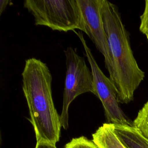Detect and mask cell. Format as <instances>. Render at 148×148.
<instances>
[{
  "label": "cell",
  "instance_id": "8992f818",
  "mask_svg": "<svg viewBox=\"0 0 148 148\" xmlns=\"http://www.w3.org/2000/svg\"><path fill=\"white\" fill-rule=\"evenodd\" d=\"M83 18L86 33L103 56L105 67L109 76L112 74V59L108 38L101 15V0H77Z\"/></svg>",
  "mask_w": 148,
  "mask_h": 148
},
{
  "label": "cell",
  "instance_id": "5bb4252c",
  "mask_svg": "<svg viewBox=\"0 0 148 148\" xmlns=\"http://www.w3.org/2000/svg\"><path fill=\"white\" fill-rule=\"evenodd\" d=\"M146 37H147V40H148V35H146Z\"/></svg>",
  "mask_w": 148,
  "mask_h": 148
},
{
  "label": "cell",
  "instance_id": "7c38bea8",
  "mask_svg": "<svg viewBox=\"0 0 148 148\" xmlns=\"http://www.w3.org/2000/svg\"><path fill=\"white\" fill-rule=\"evenodd\" d=\"M35 148H57L56 145L45 142H36Z\"/></svg>",
  "mask_w": 148,
  "mask_h": 148
},
{
  "label": "cell",
  "instance_id": "7a4b0ae2",
  "mask_svg": "<svg viewBox=\"0 0 148 148\" xmlns=\"http://www.w3.org/2000/svg\"><path fill=\"white\" fill-rule=\"evenodd\" d=\"M101 12L112 59L109 78L116 88L119 102L128 103L133 100L145 73L134 58L128 33L117 6L107 0H101Z\"/></svg>",
  "mask_w": 148,
  "mask_h": 148
},
{
  "label": "cell",
  "instance_id": "52a82bcc",
  "mask_svg": "<svg viewBox=\"0 0 148 148\" xmlns=\"http://www.w3.org/2000/svg\"><path fill=\"white\" fill-rule=\"evenodd\" d=\"M112 128L126 148H148V139L134 126L112 124Z\"/></svg>",
  "mask_w": 148,
  "mask_h": 148
},
{
  "label": "cell",
  "instance_id": "5b68a950",
  "mask_svg": "<svg viewBox=\"0 0 148 148\" xmlns=\"http://www.w3.org/2000/svg\"><path fill=\"white\" fill-rule=\"evenodd\" d=\"M76 33L82 42L85 55L89 62L97 92L96 96L102 104L108 123L134 126L133 122L127 117L119 105L117 92L113 82L105 75L99 67L82 33L81 32Z\"/></svg>",
  "mask_w": 148,
  "mask_h": 148
},
{
  "label": "cell",
  "instance_id": "9c48e42d",
  "mask_svg": "<svg viewBox=\"0 0 148 148\" xmlns=\"http://www.w3.org/2000/svg\"><path fill=\"white\" fill-rule=\"evenodd\" d=\"M133 124L134 126L148 139V101L139 111Z\"/></svg>",
  "mask_w": 148,
  "mask_h": 148
},
{
  "label": "cell",
  "instance_id": "8fae6325",
  "mask_svg": "<svg viewBox=\"0 0 148 148\" xmlns=\"http://www.w3.org/2000/svg\"><path fill=\"white\" fill-rule=\"evenodd\" d=\"M140 18L139 30L146 36L148 35V0L145 1L144 10Z\"/></svg>",
  "mask_w": 148,
  "mask_h": 148
},
{
  "label": "cell",
  "instance_id": "ba28073f",
  "mask_svg": "<svg viewBox=\"0 0 148 148\" xmlns=\"http://www.w3.org/2000/svg\"><path fill=\"white\" fill-rule=\"evenodd\" d=\"M92 136V140L99 148H126L114 132L112 124L104 123Z\"/></svg>",
  "mask_w": 148,
  "mask_h": 148
},
{
  "label": "cell",
  "instance_id": "6da1fadb",
  "mask_svg": "<svg viewBox=\"0 0 148 148\" xmlns=\"http://www.w3.org/2000/svg\"><path fill=\"white\" fill-rule=\"evenodd\" d=\"M21 75L29 120L34 128L36 142L56 145L59 140L62 126L60 115L53 100L51 72L45 62L31 58L25 60Z\"/></svg>",
  "mask_w": 148,
  "mask_h": 148
},
{
  "label": "cell",
  "instance_id": "30bf717a",
  "mask_svg": "<svg viewBox=\"0 0 148 148\" xmlns=\"http://www.w3.org/2000/svg\"><path fill=\"white\" fill-rule=\"evenodd\" d=\"M64 148H99L95 143L85 136L73 138Z\"/></svg>",
  "mask_w": 148,
  "mask_h": 148
},
{
  "label": "cell",
  "instance_id": "277c9868",
  "mask_svg": "<svg viewBox=\"0 0 148 148\" xmlns=\"http://www.w3.org/2000/svg\"><path fill=\"white\" fill-rule=\"evenodd\" d=\"M66 74L63 93L62 112L60 114L61 126L68 128V110L71 103L79 95L91 92L97 95L93 76L84 57L79 56L75 49L68 47L65 50Z\"/></svg>",
  "mask_w": 148,
  "mask_h": 148
},
{
  "label": "cell",
  "instance_id": "4fadbf2b",
  "mask_svg": "<svg viewBox=\"0 0 148 148\" xmlns=\"http://www.w3.org/2000/svg\"><path fill=\"white\" fill-rule=\"evenodd\" d=\"M10 2V1H8V0H1V1H0V13L1 14L5 9L6 7L7 6V5Z\"/></svg>",
  "mask_w": 148,
  "mask_h": 148
},
{
  "label": "cell",
  "instance_id": "3957f363",
  "mask_svg": "<svg viewBox=\"0 0 148 148\" xmlns=\"http://www.w3.org/2000/svg\"><path fill=\"white\" fill-rule=\"evenodd\" d=\"M34 17L36 25L68 32H85L84 20L77 0H25L23 3Z\"/></svg>",
  "mask_w": 148,
  "mask_h": 148
}]
</instances>
